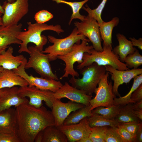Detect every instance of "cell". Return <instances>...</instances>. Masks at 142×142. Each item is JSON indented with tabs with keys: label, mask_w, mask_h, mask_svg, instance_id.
<instances>
[{
	"label": "cell",
	"mask_w": 142,
	"mask_h": 142,
	"mask_svg": "<svg viewBox=\"0 0 142 142\" xmlns=\"http://www.w3.org/2000/svg\"><path fill=\"white\" fill-rule=\"evenodd\" d=\"M27 30L22 31L18 34L17 38L21 43L18 52L21 53L26 52L29 54L30 52L27 47L29 43H32L39 50L42 51L44 46L46 44L48 39L44 35H42V32L46 30H51L56 32L58 34L64 32L61 26L59 24L54 26L49 25L44 23L40 24L37 22L32 23L31 22H27Z\"/></svg>",
	"instance_id": "2"
},
{
	"label": "cell",
	"mask_w": 142,
	"mask_h": 142,
	"mask_svg": "<svg viewBox=\"0 0 142 142\" xmlns=\"http://www.w3.org/2000/svg\"><path fill=\"white\" fill-rule=\"evenodd\" d=\"M43 138V130L39 131L36 135L34 140L35 142H42Z\"/></svg>",
	"instance_id": "43"
},
{
	"label": "cell",
	"mask_w": 142,
	"mask_h": 142,
	"mask_svg": "<svg viewBox=\"0 0 142 142\" xmlns=\"http://www.w3.org/2000/svg\"><path fill=\"white\" fill-rule=\"evenodd\" d=\"M18 91L21 96L29 98L28 103L29 104L38 108L42 106V101H44L47 106L52 109L53 100L55 98L53 92L29 85L20 87Z\"/></svg>",
	"instance_id": "11"
},
{
	"label": "cell",
	"mask_w": 142,
	"mask_h": 142,
	"mask_svg": "<svg viewBox=\"0 0 142 142\" xmlns=\"http://www.w3.org/2000/svg\"><path fill=\"white\" fill-rule=\"evenodd\" d=\"M52 0L58 4L63 3L67 4L71 8L72 13L69 22V25H70L73 19H80L81 21H83L84 19L86 16L80 14L79 12L80 10L84 5L89 0H84L79 2H68L64 0Z\"/></svg>",
	"instance_id": "27"
},
{
	"label": "cell",
	"mask_w": 142,
	"mask_h": 142,
	"mask_svg": "<svg viewBox=\"0 0 142 142\" xmlns=\"http://www.w3.org/2000/svg\"><path fill=\"white\" fill-rule=\"evenodd\" d=\"M85 106L71 100L64 103L60 99L54 98L53 102L52 112L54 118L55 125L57 127L63 125L64 120L70 113Z\"/></svg>",
	"instance_id": "13"
},
{
	"label": "cell",
	"mask_w": 142,
	"mask_h": 142,
	"mask_svg": "<svg viewBox=\"0 0 142 142\" xmlns=\"http://www.w3.org/2000/svg\"><path fill=\"white\" fill-rule=\"evenodd\" d=\"M129 39L133 46H137L140 50H142V38H139L138 39H136L134 37H130Z\"/></svg>",
	"instance_id": "40"
},
{
	"label": "cell",
	"mask_w": 142,
	"mask_h": 142,
	"mask_svg": "<svg viewBox=\"0 0 142 142\" xmlns=\"http://www.w3.org/2000/svg\"><path fill=\"white\" fill-rule=\"evenodd\" d=\"M65 135L55 125L49 126L43 130L42 142H67Z\"/></svg>",
	"instance_id": "24"
},
{
	"label": "cell",
	"mask_w": 142,
	"mask_h": 142,
	"mask_svg": "<svg viewBox=\"0 0 142 142\" xmlns=\"http://www.w3.org/2000/svg\"><path fill=\"white\" fill-rule=\"evenodd\" d=\"M77 142H92L89 136L83 138L79 140Z\"/></svg>",
	"instance_id": "45"
},
{
	"label": "cell",
	"mask_w": 142,
	"mask_h": 142,
	"mask_svg": "<svg viewBox=\"0 0 142 142\" xmlns=\"http://www.w3.org/2000/svg\"><path fill=\"white\" fill-rule=\"evenodd\" d=\"M140 121L130 122L121 124L124 128L129 133L136 139V135L140 125Z\"/></svg>",
	"instance_id": "37"
},
{
	"label": "cell",
	"mask_w": 142,
	"mask_h": 142,
	"mask_svg": "<svg viewBox=\"0 0 142 142\" xmlns=\"http://www.w3.org/2000/svg\"><path fill=\"white\" fill-rule=\"evenodd\" d=\"M133 105V103H129L125 105L121 106L119 113L114 120L120 124L130 122H140V120L135 115Z\"/></svg>",
	"instance_id": "25"
},
{
	"label": "cell",
	"mask_w": 142,
	"mask_h": 142,
	"mask_svg": "<svg viewBox=\"0 0 142 142\" xmlns=\"http://www.w3.org/2000/svg\"><path fill=\"white\" fill-rule=\"evenodd\" d=\"M53 15L45 10H42L36 13L34 18L36 22L40 24L44 23L52 19Z\"/></svg>",
	"instance_id": "35"
},
{
	"label": "cell",
	"mask_w": 142,
	"mask_h": 142,
	"mask_svg": "<svg viewBox=\"0 0 142 142\" xmlns=\"http://www.w3.org/2000/svg\"><path fill=\"white\" fill-rule=\"evenodd\" d=\"M3 69V68L2 67L0 66V73L2 70Z\"/></svg>",
	"instance_id": "49"
},
{
	"label": "cell",
	"mask_w": 142,
	"mask_h": 142,
	"mask_svg": "<svg viewBox=\"0 0 142 142\" xmlns=\"http://www.w3.org/2000/svg\"><path fill=\"white\" fill-rule=\"evenodd\" d=\"M55 98L61 99L67 98L70 100L83 104L85 106L90 105V101L92 96L87 94L83 91L70 85L67 82L54 93Z\"/></svg>",
	"instance_id": "16"
},
{
	"label": "cell",
	"mask_w": 142,
	"mask_h": 142,
	"mask_svg": "<svg viewBox=\"0 0 142 142\" xmlns=\"http://www.w3.org/2000/svg\"><path fill=\"white\" fill-rule=\"evenodd\" d=\"M103 49L102 51L99 52L93 48L90 54L85 53L83 57V62L77 66V69L80 70L95 63L99 65H109L119 70L129 69L125 63L120 60L118 55L113 52L112 47L103 46Z\"/></svg>",
	"instance_id": "4"
},
{
	"label": "cell",
	"mask_w": 142,
	"mask_h": 142,
	"mask_svg": "<svg viewBox=\"0 0 142 142\" xmlns=\"http://www.w3.org/2000/svg\"><path fill=\"white\" fill-rule=\"evenodd\" d=\"M109 72H106L98 84L95 97L90 101L92 110L100 106L109 107L114 105L116 96L113 93L112 82L108 80Z\"/></svg>",
	"instance_id": "9"
},
{
	"label": "cell",
	"mask_w": 142,
	"mask_h": 142,
	"mask_svg": "<svg viewBox=\"0 0 142 142\" xmlns=\"http://www.w3.org/2000/svg\"><path fill=\"white\" fill-rule=\"evenodd\" d=\"M17 129L20 142H34L37 133L50 125H55L52 111L42 106L37 108L28 103L16 107Z\"/></svg>",
	"instance_id": "1"
},
{
	"label": "cell",
	"mask_w": 142,
	"mask_h": 142,
	"mask_svg": "<svg viewBox=\"0 0 142 142\" xmlns=\"http://www.w3.org/2000/svg\"><path fill=\"white\" fill-rule=\"evenodd\" d=\"M116 37L119 44L114 48L113 51L118 55L120 60L124 63L126 56L133 53L136 49L133 47L131 41L123 34L118 33Z\"/></svg>",
	"instance_id": "22"
},
{
	"label": "cell",
	"mask_w": 142,
	"mask_h": 142,
	"mask_svg": "<svg viewBox=\"0 0 142 142\" xmlns=\"http://www.w3.org/2000/svg\"><path fill=\"white\" fill-rule=\"evenodd\" d=\"M136 142H142V124L138 130L136 135Z\"/></svg>",
	"instance_id": "41"
},
{
	"label": "cell",
	"mask_w": 142,
	"mask_h": 142,
	"mask_svg": "<svg viewBox=\"0 0 142 142\" xmlns=\"http://www.w3.org/2000/svg\"><path fill=\"white\" fill-rule=\"evenodd\" d=\"M58 128L65 135L69 142H77L83 138L89 136L92 128L89 125L87 117L78 123L63 125Z\"/></svg>",
	"instance_id": "14"
},
{
	"label": "cell",
	"mask_w": 142,
	"mask_h": 142,
	"mask_svg": "<svg viewBox=\"0 0 142 142\" xmlns=\"http://www.w3.org/2000/svg\"><path fill=\"white\" fill-rule=\"evenodd\" d=\"M74 24L79 34L88 38L94 49L99 52L103 50L99 24L95 19L88 15L83 21H75Z\"/></svg>",
	"instance_id": "10"
},
{
	"label": "cell",
	"mask_w": 142,
	"mask_h": 142,
	"mask_svg": "<svg viewBox=\"0 0 142 142\" xmlns=\"http://www.w3.org/2000/svg\"><path fill=\"white\" fill-rule=\"evenodd\" d=\"M105 142H123L117 131V127L108 128L105 137Z\"/></svg>",
	"instance_id": "34"
},
{
	"label": "cell",
	"mask_w": 142,
	"mask_h": 142,
	"mask_svg": "<svg viewBox=\"0 0 142 142\" xmlns=\"http://www.w3.org/2000/svg\"><path fill=\"white\" fill-rule=\"evenodd\" d=\"M89 125L92 128L95 126L117 127L120 124L115 120H109L97 114H93L87 117Z\"/></svg>",
	"instance_id": "28"
},
{
	"label": "cell",
	"mask_w": 142,
	"mask_h": 142,
	"mask_svg": "<svg viewBox=\"0 0 142 142\" xmlns=\"http://www.w3.org/2000/svg\"><path fill=\"white\" fill-rule=\"evenodd\" d=\"M134 113L137 118L140 120H142V110H134Z\"/></svg>",
	"instance_id": "44"
},
{
	"label": "cell",
	"mask_w": 142,
	"mask_h": 142,
	"mask_svg": "<svg viewBox=\"0 0 142 142\" xmlns=\"http://www.w3.org/2000/svg\"><path fill=\"white\" fill-rule=\"evenodd\" d=\"M28 48L30 57L26 64L25 69L32 68L41 77L58 80L56 74L52 72L47 54L43 53L35 46Z\"/></svg>",
	"instance_id": "7"
},
{
	"label": "cell",
	"mask_w": 142,
	"mask_h": 142,
	"mask_svg": "<svg viewBox=\"0 0 142 142\" xmlns=\"http://www.w3.org/2000/svg\"><path fill=\"white\" fill-rule=\"evenodd\" d=\"M22 24L4 26H0V54L5 51L12 44H20L21 41L17 38L22 31Z\"/></svg>",
	"instance_id": "18"
},
{
	"label": "cell",
	"mask_w": 142,
	"mask_h": 142,
	"mask_svg": "<svg viewBox=\"0 0 142 142\" xmlns=\"http://www.w3.org/2000/svg\"><path fill=\"white\" fill-rule=\"evenodd\" d=\"M107 1L102 0L97 7L94 9L90 8L87 4L83 7L82 8L88 13L89 16L95 19L99 25L103 21L102 18L101 14Z\"/></svg>",
	"instance_id": "32"
},
{
	"label": "cell",
	"mask_w": 142,
	"mask_h": 142,
	"mask_svg": "<svg viewBox=\"0 0 142 142\" xmlns=\"http://www.w3.org/2000/svg\"><path fill=\"white\" fill-rule=\"evenodd\" d=\"M13 48L9 47L0 54V66L3 69L13 70L17 68L22 63L25 57L22 55L14 56Z\"/></svg>",
	"instance_id": "21"
},
{
	"label": "cell",
	"mask_w": 142,
	"mask_h": 142,
	"mask_svg": "<svg viewBox=\"0 0 142 142\" xmlns=\"http://www.w3.org/2000/svg\"><path fill=\"white\" fill-rule=\"evenodd\" d=\"M89 42L88 39L82 40L81 43L75 44L72 50L67 53L57 56V59L63 61L65 64L64 73L60 78V79L68 77L69 75L73 77L79 76L78 73L74 69V65L76 62L79 64L83 62V57L85 53L90 54L93 47L92 45H88V42Z\"/></svg>",
	"instance_id": "6"
},
{
	"label": "cell",
	"mask_w": 142,
	"mask_h": 142,
	"mask_svg": "<svg viewBox=\"0 0 142 142\" xmlns=\"http://www.w3.org/2000/svg\"><path fill=\"white\" fill-rule=\"evenodd\" d=\"M1 6L4 11L2 17L4 26L18 24L29 10L28 0H16L12 3L6 1Z\"/></svg>",
	"instance_id": "8"
},
{
	"label": "cell",
	"mask_w": 142,
	"mask_h": 142,
	"mask_svg": "<svg viewBox=\"0 0 142 142\" xmlns=\"http://www.w3.org/2000/svg\"><path fill=\"white\" fill-rule=\"evenodd\" d=\"M28 85V82L17 74L13 70L3 68L0 73V89L17 86L22 87Z\"/></svg>",
	"instance_id": "20"
},
{
	"label": "cell",
	"mask_w": 142,
	"mask_h": 142,
	"mask_svg": "<svg viewBox=\"0 0 142 142\" xmlns=\"http://www.w3.org/2000/svg\"><path fill=\"white\" fill-rule=\"evenodd\" d=\"M2 25V18L1 17H0V26Z\"/></svg>",
	"instance_id": "48"
},
{
	"label": "cell",
	"mask_w": 142,
	"mask_h": 142,
	"mask_svg": "<svg viewBox=\"0 0 142 142\" xmlns=\"http://www.w3.org/2000/svg\"><path fill=\"white\" fill-rule=\"evenodd\" d=\"M91 108L92 106L90 105L72 112L64 120L63 125L78 123L84 118L90 116L93 114Z\"/></svg>",
	"instance_id": "26"
},
{
	"label": "cell",
	"mask_w": 142,
	"mask_h": 142,
	"mask_svg": "<svg viewBox=\"0 0 142 142\" xmlns=\"http://www.w3.org/2000/svg\"><path fill=\"white\" fill-rule=\"evenodd\" d=\"M119 18L113 17L108 22H103L99 25L101 38L103 40V46L112 47V33L114 28L118 25Z\"/></svg>",
	"instance_id": "23"
},
{
	"label": "cell",
	"mask_w": 142,
	"mask_h": 142,
	"mask_svg": "<svg viewBox=\"0 0 142 142\" xmlns=\"http://www.w3.org/2000/svg\"><path fill=\"white\" fill-rule=\"evenodd\" d=\"M0 142H20L16 134H0Z\"/></svg>",
	"instance_id": "38"
},
{
	"label": "cell",
	"mask_w": 142,
	"mask_h": 142,
	"mask_svg": "<svg viewBox=\"0 0 142 142\" xmlns=\"http://www.w3.org/2000/svg\"><path fill=\"white\" fill-rule=\"evenodd\" d=\"M106 72L111 76V80L114 81L112 91L115 96L120 97L118 92L119 86L124 83L127 84L135 77L142 74V69H133L126 70H119L109 65L105 66Z\"/></svg>",
	"instance_id": "15"
},
{
	"label": "cell",
	"mask_w": 142,
	"mask_h": 142,
	"mask_svg": "<svg viewBox=\"0 0 142 142\" xmlns=\"http://www.w3.org/2000/svg\"><path fill=\"white\" fill-rule=\"evenodd\" d=\"M109 126H95L92 128L89 137L92 142H105V134Z\"/></svg>",
	"instance_id": "33"
},
{
	"label": "cell",
	"mask_w": 142,
	"mask_h": 142,
	"mask_svg": "<svg viewBox=\"0 0 142 142\" xmlns=\"http://www.w3.org/2000/svg\"><path fill=\"white\" fill-rule=\"evenodd\" d=\"M117 130L123 142H136V139L126 130L121 124H120L118 126Z\"/></svg>",
	"instance_id": "36"
},
{
	"label": "cell",
	"mask_w": 142,
	"mask_h": 142,
	"mask_svg": "<svg viewBox=\"0 0 142 142\" xmlns=\"http://www.w3.org/2000/svg\"><path fill=\"white\" fill-rule=\"evenodd\" d=\"M124 62L129 68L137 69L142 65V55L136 49L133 53L126 56Z\"/></svg>",
	"instance_id": "31"
},
{
	"label": "cell",
	"mask_w": 142,
	"mask_h": 142,
	"mask_svg": "<svg viewBox=\"0 0 142 142\" xmlns=\"http://www.w3.org/2000/svg\"><path fill=\"white\" fill-rule=\"evenodd\" d=\"M133 108L134 110H142V100L134 103H133Z\"/></svg>",
	"instance_id": "42"
},
{
	"label": "cell",
	"mask_w": 142,
	"mask_h": 142,
	"mask_svg": "<svg viewBox=\"0 0 142 142\" xmlns=\"http://www.w3.org/2000/svg\"><path fill=\"white\" fill-rule=\"evenodd\" d=\"M133 83L130 91L126 95L114 99V105L123 106L129 103L130 97L133 93L142 84V74L133 78Z\"/></svg>",
	"instance_id": "29"
},
{
	"label": "cell",
	"mask_w": 142,
	"mask_h": 142,
	"mask_svg": "<svg viewBox=\"0 0 142 142\" xmlns=\"http://www.w3.org/2000/svg\"><path fill=\"white\" fill-rule=\"evenodd\" d=\"M142 100V84L133 93L129 103H134Z\"/></svg>",
	"instance_id": "39"
},
{
	"label": "cell",
	"mask_w": 142,
	"mask_h": 142,
	"mask_svg": "<svg viewBox=\"0 0 142 142\" xmlns=\"http://www.w3.org/2000/svg\"><path fill=\"white\" fill-rule=\"evenodd\" d=\"M27 61L25 57L22 64L17 68L13 70L17 74L24 79L29 85L34 86L42 90H49L54 93L62 86V84L58 80L28 75L26 72L25 68Z\"/></svg>",
	"instance_id": "12"
},
{
	"label": "cell",
	"mask_w": 142,
	"mask_h": 142,
	"mask_svg": "<svg viewBox=\"0 0 142 142\" xmlns=\"http://www.w3.org/2000/svg\"><path fill=\"white\" fill-rule=\"evenodd\" d=\"M48 39L53 44L46 48L42 52L47 54L50 62L56 60L58 56L64 55L68 53L75 44L80 43L81 40L88 39L83 34H79L76 27L70 35L64 38L58 39L49 35Z\"/></svg>",
	"instance_id": "5"
},
{
	"label": "cell",
	"mask_w": 142,
	"mask_h": 142,
	"mask_svg": "<svg viewBox=\"0 0 142 142\" xmlns=\"http://www.w3.org/2000/svg\"><path fill=\"white\" fill-rule=\"evenodd\" d=\"M16 0H7V1L9 3H12L14 2Z\"/></svg>",
	"instance_id": "47"
},
{
	"label": "cell",
	"mask_w": 142,
	"mask_h": 142,
	"mask_svg": "<svg viewBox=\"0 0 142 142\" xmlns=\"http://www.w3.org/2000/svg\"><path fill=\"white\" fill-rule=\"evenodd\" d=\"M121 106L114 105L109 107L100 106L92 110L93 114L100 115L109 120H114L119 112Z\"/></svg>",
	"instance_id": "30"
},
{
	"label": "cell",
	"mask_w": 142,
	"mask_h": 142,
	"mask_svg": "<svg viewBox=\"0 0 142 142\" xmlns=\"http://www.w3.org/2000/svg\"><path fill=\"white\" fill-rule=\"evenodd\" d=\"M0 12L2 14H3L4 12V11L3 9L2 6L0 4Z\"/></svg>",
	"instance_id": "46"
},
{
	"label": "cell",
	"mask_w": 142,
	"mask_h": 142,
	"mask_svg": "<svg viewBox=\"0 0 142 142\" xmlns=\"http://www.w3.org/2000/svg\"><path fill=\"white\" fill-rule=\"evenodd\" d=\"M80 72L82 75V78L77 79L72 77L69 82L72 87L92 96L100 80L106 72L105 66L93 63L80 70Z\"/></svg>",
	"instance_id": "3"
},
{
	"label": "cell",
	"mask_w": 142,
	"mask_h": 142,
	"mask_svg": "<svg viewBox=\"0 0 142 142\" xmlns=\"http://www.w3.org/2000/svg\"><path fill=\"white\" fill-rule=\"evenodd\" d=\"M17 129L15 109L11 107L0 112V134H16Z\"/></svg>",
	"instance_id": "19"
},
{
	"label": "cell",
	"mask_w": 142,
	"mask_h": 142,
	"mask_svg": "<svg viewBox=\"0 0 142 142\" xmlns=\"http://www.w3.org/2000/svg\"><path fill=\"white\" fill-rule=\"evenodd\" d=\"M2 14L0 12V17H1V16H2Z\"/></svg>",
	"instance_id": "50"
},
{
	"label": "cell",
	"mask_w": 142,
	"mask_h": 142,
	"mask_svg": "<svg viewBox=\"0 0 142 142\" xmlns=\"http://www.w3.org/2000/svg\"><path fill=\"white\" fill-rule=\"evenodd\" d=\"M18 89L19 88L16 86L0 89V112L13 106L16 108L28 103L29 100L26 97L19 94Z\"/></svg>",
	"instance_id": "17"
}]
</instances>
